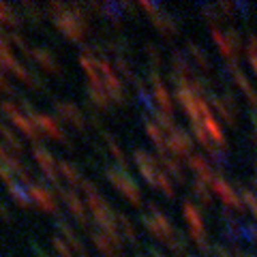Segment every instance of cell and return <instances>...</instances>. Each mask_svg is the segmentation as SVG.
Segmentation results:
<instances>
[{"instance_id":"obj_7","label":"cell","mask_w":257,"mask_h":257,"mask_svg":"<svg viewBox=\"0 0 257 257\" xmlns=\"http://www.w3.org/2000/svg\"><path fill=\"white\" fill-rule=\"evenodd\" d=\"M32 60H35L39 67L45 69V71H52V73H58L60 71V64L56 62V58L52 56V52H47V50H39V47H30V50L26 52Z\"/></svg>"},{"instance_id":"obj_13","label":"cell","mask_w":257,"mask_h":257,"mask_svg":"<svg viewBox=\"0 0 257 257\" xmlns=\"http://www.w3.org/2000/svg\"><path fill=\"white\" fill-rule=\"evenodd\" d=\"M92 240H94V244L101 248L103 253H105L107 257H114L116 255V248H111L109 244V238L107 236H101V234H92Z\"/></svg>"},{"instance_id":"obj_4","label":"cell","mask_w":257,"mask_h":257,"mask_svg":"<svg viewBox=\"0 0 257 257\" xmlns=\"http://www.w3.org/2000/svg\"><path fill=\"white\" fill-rule=\"evenodd\" d=\"M32 157H35V161H37V165H39V170H41L47 178H50L52 182H56L58 180V170H56V159L47 152L45 148H41V146H35L32 148Z\"/></svg>"},{"instance_id":"obj_5","label":"cell","mask_w":257,"mask_h":257,"mask_svg":"<svg viewBox=\"0 0 257 257\" xmlns=\"http://www.w3.org/2000/svg\"><path fill=\"white\" fill-rule=\"evenodd\" d=\"M56 111L67 120V122H71L73 126H77L79 131H84L86 128V122H84V116H82V111H79L73 103H67V101H58L56 103Z\"/></svg>"},{"instance_id":"obj_10","label":"cell","mask_w":257,"mask_h":257,"mask_svg":"<svg viewBox=\"0 0 257 257\" xmlns=\"http://www.w3.org/2000/svg\"><path fill=\"white\" fill-rule=\"evenodd\" d=\"M9 191H11V195L15 197V202H20L22 208H28V206L32 204V202H30V195H28V191H26V187H24V184L11 182V184H9Z\"/></svg>"},{"instance_id":"obj_15","label":"cell","mask_w":257,"mask_h":257,"mask_svg":"<svg viewBox=\"0 0 257 257\" xmlns=\"http://www.w3.org/2000/svg\"><path fill=\"white\" fill-rule=\"evenodd\" d=\"M0 92H13L11 90V84L5 79V75H3V71H0Z\"/></svg>"},{"instance_id":"obj_11","label":"cell","mask_w":257,"mask_h":257,"mask_svg":"<svg viewBox=\"0 0 257 257\" xmlns=\"http://www.w3.org/2000/svg\"><path fill=\"white\" fill-rule=\"evenodd\" d=\"M0 24H9V26H20V15L15 13L9 5L0 3Z\"/></svg>"},{"instance_id":"obj_14","label":"cell","mask_w":257,"mask_h":257,"mask_svg":"<svg viewBox=\"0 0 257 257\" xmlns=\"http://www.w3.org/2000/svg\"><path fill=\"white\" fill-rule=\"evenodd\" d=\"M52 244H54V248L58 251L62 257H73V251L71 248H67V244L62 242V238H52Z\"/></svg>"},{"instance_id":"obj_9","label":"cell","mask_w":257,"mask_h":257,"mask_svg":"<svg viewBox=\"0 0 257 257\" xmlns=\"http://www.w3.org/2000/svg\"><path fill=\"white\" fill-rule=\"evenodd\" d=\"M56 227H58L60 231H62V236L64 238H69L67 240V242H71V244H73V248H75V251L79 253V255H82V257H88V251H86V246L82 244V242H79V238L73 234V229H71V227H67V225H64V221L62 219H58V223H56Z\"/></svg>"},{"instance_id":"obj_6","label":"cell","mask_w":257,"mask_h":257,"mask_svg":"<svg viewBox=\"0 0 257 257\" xmlns=\"http://www.w3.org/2000/svg\"><path fill=\"white\" fill-rule=\"evenodd\" d=\"M107 176H109V180L116 184V187L124 193V195L131 199V202H135V204H140V191L135 189V184L128 180V178H124V174H118L116 170H109L107 172Z\"/></svg>"},{"instance_id":"obj_17","label":"cell","mask_w":257,"mask_h":257,"mask_svg":"<svg viewBox=\"0 0 257 257\" xmlns=\"http://www.w3.org/2000/svg\"><path fill=\"white\" fill-rule=\"evenodd\" d=\"M0 133H3V135H5V133H7V126H5V124H3V120H0Z\"/></svg>"},{"instance_id":"obj_16","label":"cell","mask_w":257,"mask_h":257,"mask_svg":"<svg viewBox=\"0 0 257 257\" xmlns=\"http://www.w3.org/2000/svg\"><path fill=\"white\" fill-rule=\"evenodd\" d=\"M0 216H3V219H5V223H11V212L7 210L3 202H0Z\"/></svg>"},{"instance_id":"obj_1","label":"cell","mask_w":257,"mask_h":257,"mask_svg":"<svg viewBox=\"0 0 257 257\" xmlns=\"http://www.w3.org/2000/svg\"><path fill=\"white\" fill-rule=\"evenodd\" d=\"M50 11L54 13V22L69 39L77 41L84 32V15H77L75 9H69L64 5H52Z\"/></svg>"},{"instance_id":"obj_12","label":"cell","mask_w":257,"mask_h":257,"mask_svg":"<svg viewBox=\"0 0 257 257\" xmlns=\"http://www.w3.org/2000/svg\"><path fill=\"white\" fill-rule=\"evenodd\" d=\"M58 170L62 172V176H64V178H67L71 184H77V182H79V172H77L75 165L67 163V161H60V163H58Z\"/></svg>"},{"instance_id":"obj_8","label":"cell","mask_w":257,"mask_h":257,"mask_svg":"<svg viewBox=\"0 0 257 257\" xmlns=\"http://www.w3.org/2000/svg\"><path fill=\"white\" fill-rule=\"evenodd\" d=\"M60 197H62V202L69 206V210L73 212V216L77 221H82L84 225H88V216H86V208L82 206V202L77 199V195L73 191H69V189H62L60 191Z\"/></svg>"},{"instance_id":"obj_2","label":"cell","mask_w":257,"mask_h":257,"mask_svg":"<svg viewBox=\"0 0 257 257\" xmlns=\"http://www.w3.org/2000/svg\"><path fill=\"white\" fill-rule=\"evenodd\" d=\"M0 109H3V114L11 120V122L20 128V131L26 135L28 140H39L41 138V133H39V128H37V124L32 122L30 118H26L22 114V111L18 109V105H15L13 101H0Z\"/></svg>"},{"instance_id":"obj_3","label":"cell","mask_w":257,"mask_h":257,"mask_svg":"<svg viewBox=\"0 0 257 257\" xmlns=\"http://www.w3.org/2000/svg\"><path fill=\"white\" fill-rule=\"evenodd\" d=\"M26 191L30 195V202L37 204L41 210L45 212H56V208H58V204H56V197L54 193L45 187V184H39V182H30L26 184Z\"/></svg>"}]
</instances>
